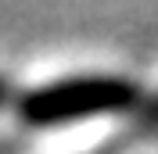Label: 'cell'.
<instances>
[{"label": "cell", "instance_id": "obj_1", "mask_svg": "<svg viewBox=\"0 0 158 154\" xmlns=\"http://www.w3.org/2000/svg\"><path fill=\"white\" fill-rule=\"evenodd\" d=\"M140 100L137 83L118 75H76L36 86L18 97V115L29 125H69L94 115L129 111Z\"/></svg>", "mask_w": 158, "mask_h": 154}, {"label": "cell", "instance_id": "obj_2", "mask_svg": "<svg viewBox=\"0 0 158 154\" xmlns=\"http://www.w3.org/2000/svg\"><path fill=\"white\" fill-rule=\"evenodd\" d=\"M148 133H158V100L151 104V111H148V115L137 122V129H133V136H129V140H137V136H148Z\"/></svg>", "mask_w": 158, "mask_h": 154}, {"label": "cell", "instance_id": "obj_3", "mask_svg": "<svg viewBox=\"0 0 158 154\" xmlns=\"http://www.w3.org/2000/svg\"><path fill=\"white\" fill-rule=\"evenodd\" d=\"M4 97H7V83H4V79H0V100H4Z\"/></svg>", "mask_w": 158, "mask_h": 154}]
</instances>
